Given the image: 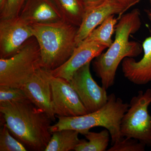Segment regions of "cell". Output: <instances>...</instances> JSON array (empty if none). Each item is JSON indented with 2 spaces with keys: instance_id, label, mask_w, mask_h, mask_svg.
I'll list each match as a JSON object with an SVG mask.
<instances>
[{
  "instance_id": "cell-1",
  "label": "cell",
  "mask_w": 151,
  "mask_h": 151,
  "mask_svg": "<svg viewBox=\"0 0 151 151\" xmlns=\"http://www.w3.org/2000/svg\"><path fill=\"white\" fill-rule=\"evenodd\" d=\"M4 123L29 150L45 151L51 139L52 119L29 100L0 104Z\"/></svg>"
},
{
  "instance_id": "cell-2",
  "label": "cell",
  "mask_w": 151,
  "mask_h": 151,
  "mask_svg": "<svg viewBox=\"0 0 151 151\" xmlns=\"http://www.w3.org/2000/svg\"><path fill=\"white\" fill-rule=\"evenodd\" d=\"M141 25L138 9L122 15L116 24L113 43L106 52L101 53L93 61L94 72L106 90L114 85L117 68L122 60L127 57H136L142 53V45L137 42L129 40L130 35L138 32Z\"/></svg>"
},
{
  "instance_id": "cell-3",
  "label": "cell",
  "mask_w": 151,
  "mask_h": 151,
  "mask_svg": "<svg viewBox=\"0 0 151 151\" xmlns=\"http://www.w3.org/2000/svg\"><path fill=\"white\" fill-rule=\"evenodd\" d=\"M31 25L40 48L42 67L51 71L64 64L77 47L79 27L65 20Z\"/></svg>"
},
{
  "instance_id": "cell-4",
  "label": "cell",
  "mask_w": 151,
  "mask_h": 151,
  "mask_svg": "<svg viewBox=\"0 0 151 151\" xmlns=\"http://www.w3.org/2000/svg\"><path fill=\"white\" fill-rule=\"evenodd\" d=\"M129 106L112 93L108 95L107 103L95 112L73 117L56 116L58 121L50 127V131L52 133L60 130L71 129L84 135L92 128L104 127L110 133L112 145L122 138L121 122Z\"/></svg>"
},
{
  "instance_id": "cell-5",
  "label": "cell",
  "mask_w": 151,
  "mask_h": 151,
  "mask_svg": "<svg viewBox=\"0 0 151 151\" xmlns=\"http://www.w3.org/2000/svg\"><path fill=\"white\" fill-rule=\"evenodd\" d=\"M40 67V48L37 40L33 37L13 56L0 58V85L22 89Z\"/></svg>"
},
{
  "instance_id": "cell-6",
  "label": "cell",
  "mask_w": 151,
  "mask_h": 151,
  "mask_svg": "<svg viewBox=\"0 0 151 151\" xmlns=\"http://www.w3.org/2000/svg\"><path fill=\"white\" fill-rule=\"evenodd\" d=\"M151 103L150 89L139 91L132 97L121 122L122 137L133 138L151 147V116L148 112Z\"/></svg>"
},
{
  "instance_id": "cell-7",
  "label": "cell",
  "mask_w": 151,
  "mask_h": 151,
  "mask_svg": "<svg viewBox=\"0 0 151 151\" xmlns=\"http://www.w3.org/2000/svg\"><path fill=\"white\" fill-rule=\"evenodd\" d=\"M90 62L80 68L69 81L88 113L99 110L107 103L106 89L97 84L90 71Z\"/></svg>"
},
{
  "instance_id": "cell-8",
  "label": "cell",
  "mask_w": 151,
  "mask_h": 151,
  "mask_svg": "<svg viewBox=\"0 0 151 151\" xmlns=\"http://www.w3.org/2000/svg\"><path fill=\"white\" fill-rule=\"evenodd\" d=\"M33 37L32 26L19 16L0 20V58L13 56Z\"/></svg>"
},
{
  "instance_id": "cell-9",
  "label": "cell",
  "mask_w": 151,
  "mask_h": 151,
  "mask_svg": "<svg viewBox=\"0 0 151 151\" xmlns=\"http://www.w3.org/2000/svg\"><path fill=\"white\" fill-rule=\"evenodd\" d=\"M50 82L52 107L56 117H73L88 113L69 81L51 74Z\"/></svg>"
},
{
  "instance_id": "cell-10",
  "label": "cell",
  "mask_w": 151,
  "mask_h": 151,
  "mask_svg": "<svg viewBox=\"0 0 151 151\" xmlns=\"http://www.w3.org/2000/svg\"><path fill=\"white\" fill-rule=\"evenodd\" d=\"M50 76L49 70L40 68L22 89L34 105L47 113L55 122L56 116L52 107Z\"/></svg>"
},
{
  "instance_id": "cell-11",
  "label": "cell",
  "mask_w": 151,
  "mask_h": 151,
  "mask_svg": "<svg viewBox=\"0 0 151 151\" xmlns=\"http://www.w3.org/2000/svg\"><path fill=\"white\" fill-rule=\"evenodd\" d=\"M127 9L125 6L113 0H104L97 4L85 8L76 35L77 46L108 17L121 14Z\"/></svg>"
},
{
  "instance_id": "cell-12",
  "label": "cell",
  "mask_w": 151,
  "mask_h": 151,
  "mask_svg": "<svg viewBox=\"0 0 151 151\" xmlns=\"http://www.w3.org/2000/svg\"><path fill=\"white\" fill-rule=\"evenodd\" d=\"M106 46L94 42H82L76 47L71 56L62 65L49 71L55 77L69 81L80 68L103 53Z\"/></svg>"
},
{
  "instance_id": "cell-13",
  "label": "cell",
  "mask_w": 151,
  "mask_h": 151,
  "mask_svg": "<svg viewBox=\"0 0 151 151\" xmlns=\"http://www.w3.org/2000/svg\"><path fill=\"white\" fill-rule=\"evenodd\" d=\"M19 16L31 25L64 20L53 0H26Z\"/></svg>"
},
{
  "instance_id": "cell-14",
  "label": "cell",
  "mask_w": 151,
  "mask_h": 151,
  "mask_svg": "<svg viewBox=\"0 0 151 151\" xmlns=\"http://www.w3.org/2000/svg\"><path fill=\"white\" fill-rule=\"evenodd\" d=\"M144 55L136 61L127 57L122 61V70L129 81L137 85H145L151 81V36L147 37L142 45Z\"/></svg>"
},
{
  "instance_id": "cell-15",
  "label": "cell",
  "mask_w": 151,
  "mask_h": 151,
  "mask_svg": "<svg viewBox=\"0 0 151 151\" xmlns=\"http://www.w3.org/2000/svg\"><path fill=\"white\" fill-rule=\"evenodd\" d=\"M51 139L45 151H69L75 150L81 142L79 132L63 129L52 132Z\"/></svg>"
},
{
  "instance_id": "cell-16",
  "label": "cell",
  "mask_w": 151,
  "mask_h": 151,
  "mask_svg": "<svg viewBox=\"0 0 151 151\" xmlns=\"http://www.w3.org/2000/svg\"><path fill=\"white\" fill-rule=\"evenodd\" d=\"M65 21L79 27L85 12L81 0H53Z\"/></svg>"
},
{
  "instance_id": "cell-17",
  "label": "cell",
  "mask_w": 151,
  "mask_h": 151,
  "mask_svg": "<svg viewBox=\"0 0 151 151\" xmlns=\"http://www.w3.org/2000/svg\"><path fill=\"white\" fill-rule=\"evenodd\" d=\"M117 23L118 19L115 15L108 17L82 42H94L103 45L108 48L113 42L112 36Z\"/></svg>"
},
{
  "instance_id": "cell-18",
  "label": "cell",
  "mask_w": 151,
  "mask_h": 151,
  "mask_svg": "<svg viewBox=\"0 0 151 151\" xmlns=\"http://www.w3.org/2000/svg\"><path fill=\"white\" fill-rule=\"evenodd\" d=\"M88 141L81 139L76 146V151H105L110 142L111 137L108 130L105 129L99 132L89 131L84 135Z\"/></svg>"
},
{
  "instance_id": "cell-19",
  "label": "cell",
  "mask_w": 151,
  "mask_h": 151,
  "mask_svg": "<svg viewBox=\"0 0 151 151\" xmlns=\"http://www.w3.org/2000/svg\"><path fill=\"white\" fill-rule=\"evenodd\" d=\"M26 151L25 147L11 134L4 124H2L0 130V151Z\"/></svg>"
},
{
  "instance_id": "cell-20",
  "label": "cell",
  "mask_w": 151,
  "mask_h": 151,
  "mask_svg": "<svg viewBox=\"0 0 151 151\" xmlns=\"http://www.w3.org/2000/svg\"><path fill=\"white\" fill-rule=\"evenodd\" d=\"M28 100L22 89L0 85V104L19 103Z\"/></svg>"
},
{
  "instance_id": "cell-21",
  "label": "cell",
  "mask_w": 151,
  "mask_h": 151,
  "mask_svg": "<svg viewBox=\"0 0 151 151\" xmlns=\"http://www.w3.org/2000/svg\"><path fill=\"white\" fill-rule=\"evenodd\" d=\"M146 146L139 141L127 137H122L112 145L108 151H144Z\"/></svg>"
},
{
  "instance_id": "cell-22",
  "label": "cell",
  "mask_w": 151,
  "mask_h": 151,
  "mask_svg": "<svg viewBox=\"0 0 151 151\" xmlns=\"http://www.w3.org/2000/svg\"><path fill=\"white\" fill-rule=\"evenodd\" d=\"M26 0H6L0 10V19L12 18L19 16Z\"/></svg>"
},
{
  "instance_id": "cell-23",
  "label": "cell",
  "mask_w": 151,
  "mask_h": 151,
  "mask_svg": "<svg viewBox=\"0 0 151 151\" xmlns=\"http://www.w3.org/2000/svg\"><path fill=\"white\" fill-rule=\"evenodd\" d=\"M125 6L127 9L138 2V0H113Z\"/></svg>"
},
{
  "instance_id": "cell-24",
  "label": "cell",
  "mask_w": 151,
  "mask_h": 151,
  "mask_svg": "<svg viewBox=\"0 0 151 151\" xmlns=\"http://www.w3.org/2000/svg\"><path fill=\"white\" fill-rule=\"evenodd\" d=\"M104 0H81L85 8L99 4Z\"/></svg>"
},
{
  "instance_id": "cell-25",
  "label": "cell",
  "mask_w": 151,
  "mask_h": 151,
  "mask_svg": "<svg viewBox=\"0 0 151 151\" xmlns=\"http://www.w3.org/2000/svg\"><path fill=\"white\" fill-rule=\"evenodd\" d=\"M150 9L147 10L146 11V13H147V15L148 17V18L151 22V0H150Z\"/></svg>"
},
{
  "instance_id": "cell-26",
  "label": "cell",
  "mask_w": 151,
  "mask_h": 151,
  "mask_svg": "<svg viewBox=\"0 0 151 151\" xmlns=\"http://www.w3.org/2000/svg\"><path fill=\"white\" fill-rule=\"evenodd\" d=\"M6 0H0V10L2 9L4 6Z\"/></svg>"
},
{
  "instance_id": "cell-27",
  "label": "cell",
  "mask_w": 151,
  "mask_h": 151,
  "mask_svg": "<svg viewBox=\"0 0 151 151\" xmlns=\"http://www.w3.org/2000/svg\"><path fill=\"white\" fill-rule=\"evenodd\" d=\"M140 1V0H138V2L139 1Z\"/></svg>"
}]
</instances>
